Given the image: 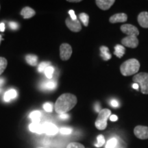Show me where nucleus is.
<instances>
[{
	"mask_svg": "<svg viewBox=\"0 0 148 148\" xmlns=\"http://www.w3.org/2000/svg\"><path fill=\"white\" fill-rule=\"evenodd\" d=\"M77 101L76 96L71 93H64L61 95L56 101L54 107L57 113L64 114L73 108Z\"/></svg>",
	"mask_w": 148,
	"mask_h": 148,
	"instance_id": "obj_1",
	"label": "nucleus"
},
{
	"mask_svg": "<svg viewBox=\"0 0 148 148\" xmlns=\"http://www.w3.org/2000/svg\"><path fill=\"white\" fill-rule=\"evenodd\" d=\"M139 69V61L135 58L129 59L125 61L120 66V71L123 76H130V75L137 73Z\"/></svg>",
	"mask_w": 148,
	"mask_h": 148,
	"instance_id": "obj_2",
	"label": "nucleus"
},
{
	"mask_svg": "<svg viewBox=\"0 0 148 148\" xmlns=\"http://www.w3.org/2000/svg\"><path fill=\"white\" fill-rule=\"evenodd\" d=\"M111 114V111L108 108L101 109L99 111L98 116L95 122L96 128L99 130H103L107 127V120Z\"/></svg>",
	"mask_w": 148,
	"mask_h": 148,
	"instance_id": "obj_3",
	"label": "nucleus"
},
{
	"mask_svg": "<svg viewBox=\"0 0 148 148\" xmlns=\"http://www.w3.org/2000/svg\"><path fill=\"white\" fill-rule=\"evenodd\" d=\"M132 80L139 85L142 93L148 94V73L142 72L136 74L132 77Z\"/></svg>",
	"mask_w": 148,
	"mask_h": 148,
	"instance_id": "obj_4",
	"label": "nucleus"
},
{
	"mask_svg": "<svg viewBox=\"0 0 148 148\" xmlns=\"http://www.w3.org/2000/svg\"><path fill=\"white\" fill-rule=\"evenodd\" d=\"M72 47L68 43H62L60 46V57L62 60H67L71 58Z\"/></svg>",
	"mask_w": 148,
	"mask_h": 148,
	"instance_id": "obj_5",
	"label": "nucleus"
},
{
	"mask_svg": "<svg viewBox=\"0 0 148 148\" xmlns=\"http://www.w3.org/2000/svg\"><path fill=\"white\" fill-rule=\"evenodd\" d=\"M120 29H121L122 32L127 34V36L137 37L138 35L139 34V31H138L137 27H135L132 24H123L120 27Z\"/></svg>",
	"mask_w": 148,
	"mask_h": 148,
	"instance_id": "obj_6",
	"label": "nucleus"
},
{
	"mask_svg": "<svg viewBox=\"0 0 148 148\" xmlns=\"http://www.w3.org/2000/svg\"><path fill=\"white\" fill-rule=\"evenodd\" d=\"M134 134L140 139L145 140L148 138V127L144 125H137L134 127Z\"/></svg>",
	"mask_w": 148,
	"mask_h": 148,
	"instance_id": "obj_7",
	"label": "nucleus"
},
{
	"mask_svg": "<svg viewBox=\"0 0 148 148\" xmlns=\"http://www.w3.org/2000/svg\"><path fill=\"white\" fill-rule=\"evenodd\" d=\"M122 45L130 48H136L138 45V39L136 36H127L121 40Z\"/></svg>",
	"mask_w": 148,
	"mask_h": 148,
	"instance_id": "obj_8",
	"label": "nucleus"
},
{
	"mask_svg": "<svg viewBox=\"0 0 148 148\" xmlns=\"http://www.w3.org/2000/svg\"><path fill=\"white\" fill-rule=\"evenodd\" d=\"M65 23L70 30L74 32H78L82 29V25L78 20H72L71 18H66Z\"/></svg>",
	"mask_w": 148,
	"mask_h": 148,
	"instance_id": "obj_9",
	"label": "nucleus"
},
{
	"mask_svg": "<svg viewBox=\"0 0 148 148\" xmlns=\"http://www.w3.org/2000/svg\"><path fill=\"white\" fill-rule=\"evenodd\" d=\"M43 132L49 136H53L58 132V128L56 125L50 122H46L42 124Z\"/></svg>",
	"mask_w": 148,
	"mask_h": 148,
	"instance_id": "obj_10",
	"label": "nucleus"
},
{
	"mask_svg": "<svg viewBox=\"0 0 148 148\" xmlns=\"http://www.w3.org/2000/svg\"><path fill=\"white\" fill-rule=\"evenodd\" d=\"M127 20V16L125 13H116L111 16L109 18V21L111 23H123Z\"/></svg>",
	"mask_w": 148,
	"mask_h": 148,
	"instance_id": "obj_11",
	"label": "nucleus"
},
{
	"mask_svg": "<svg viewBox=\"0 0 148 148\" xmlns=\"http://www.w3.org/2000/svg\"><path fill=\"white\" fill-rule=\"evenodd\" d=\"M114 0H96L95 3L99 8L102 10H107L114 4Z\"/></svg>",
	"mask_w": 148,
	"mask_h": 148,
	"instance_id": "obj_12",
	"label": "nucleus"
},
{
	"mask_svg": "<svg viewBox=\"0 0 148 148\" xmlns=\"http://www.w3.org/2000/svg\"><path fill=\"white\" fill-rule=\"evenodd\" d=\"M138 23L142 27L148 28V12H142L138 14L137 17Z\"/></svg>",
	"mask_w": 148,
	"mask_h": 148,
	"instance_id": "obj_13",
	"label": "nucleus"
},
{
	"mask_svg": "<svg viewBox=\"0 0 148 148\" xmlns=\"http://www.w3.org/2000/svg\"><path fill=\"white\" fill-rule=\"evenodd\" d=\"M29 129L31 132L37 133V134H42L44 133L43 132V127H42V124L40 123H32L29 125Z\"/></svg>",
	"mask_w": 148,
	"mask_h": 148,
	"instance_id": "obj_14",
	"label": "nucleus"
},
{
	"mask_svg": "<svg viewBox=\"0 0 148 148\" xmlns=\"http://www.w3.org/2000/svg\"><path fill=\"white\" fill-rule=\"evenodd\" d=\"M56 86L57 84L56 81L49 79V80L42 82V84H41V88L43 90H53L55 89Z\"/></svg>",
	"mask_w": 148,
	"mask_h": 148,
	"instance_id": "obj_15",
	"label": "nucleus"
},
{
	"mask_svg": "<svg viewBox=\"0 0 148 148\" xmlns=\"http://www.w3.org/2000/svg\"><path fill=\"white\" fill-rule=\"evenodd\" d=\"M35 11L29 7H25L21 10V14L23 16L24 18H29L35 15Z\"/></svg>",
	"mask_w": 148,
	"mask_h": 148,
	"instance_id": "obj_16",
	"label": "nucleus"
},
{
	"mask_svg": "<svg viewBox=\"0 0 148 148\" xmlns=\"http://www.w3.org/2000/svg\"><path fill=\"white\" fill-rule=\"evenodd\" d=\"M17 96V92L14 89H10L8 91L5 92L4 96H3V99L5 101L8 102V101H10L11 99H14Z\"/></svg>",
	"mask_w": 148,
	"mask_h": 148,
	"instance_id": "obj_17",
	"label": "nucleus"
},
{
	"mask_svg": "<svg viewBox=\"0 0 148 148\" xmlns=\"http://www.w3.org/2000/svg\"><path fill=\"white\" fill-rule=\"evenodd\" d=\"M100 56L103 60H108L112 58L110 53L109 52V49L106 46H101L100 47Z\"/></svg>",
	"mask_w": 148,
	"mask_h": 148,
	"instance_id": "obj_18",
	"label": "nucleus"
},
{
	"mask_svg": "<svg viewBox=\"0 0 148 148\" xmlns=\"http://www.w3.org/2000/svg\"><path fill=\"white\" fill-rule=\"evenodd\" d=\"M29 117L32 121V123H39L41 117V112L38 110H34L29 114Z\"/></svg>",
	"mask_w": 148,
	"mask_h": 148,
	"instance_id": "obj_19",
	"label": "nucleus"
},
{
	"mask_svg": "<svg viewBox=\"0 0 148 148\" xmlns=\"http://www.w3.org/2000/svg\"><path fill=\"white\" fill-rule=\"evenodd\" d=\"M125 49L123 45H116L114 46V54L116 56L117 58H121L125 54Z\"/></svg>",
	"mask_w": 148,
	"mask_h": 148,
	"instance_id": "obj_20",
	"label": "nucleus"
},
{
	"mask_svg": "<svg viewBox=\"0 0 148 148\" xmlns=\"http://www.w3.org/2000/svg\"><path fill=\"white\" fill-rule=\"evenodd\" d=\"M25 60L29 65L36 66L38 64V57L33 54H28L25 57Z\"/></svg>",
	"mask_w": 148,
	"mask_h": 148,
	"instance_id": "obj_21",
	"label": "nucleus"
},
{
	"mask_svg": "<svg viewBox=\"0 0 148 148\" xmlns=\"http://www.w3.org/2000/svg\"><path fill=\"white\" fill-rule=\"evenodd\" d=\"M79 19L81 20L82 22V23L84 24V26H88V22H89V16L86 13H80L79 14Z\"/></svg>",
	"mask_w": 148,
	"mask_h": 148,
	"instance_id": "obj_22",
	"label": "nucleus"
},
{
	"mask_svg": "<svg viewBox=\"0 0 148 148\" xmlns=\"http://www.w3.org/2000/svg\"><path fill=\"white\" fill-rule=\"evenodd\" d=\"M7 64H8V62L6 59L3 57H0V75L5 71Z\"/></svg>",
	"mask_w": 148,
	"mask_h": 148,
	"instance_id": "obj_23",
	"label": "nucleus"
},
{
	"mask_svg": "<svg viewBox=\"0 0 148 148\" xmlns=\"http://www.w3.org/2000/svg\"><path fill=\"white\" fill-rule=\"evenodd\" d=\"M53 71H54V68L51 66H49L46 68L44 73H45L46 77H47L48 79H51L53 77Z\"/></svg>",
	"mask_w": 148,
	"mask_h": 148,
	"instance_id": "obj_24",
	"label": "nucleus"
},
{
	"mask_svg": "<svg viewBox=\"0 0 148 148\" xmlns=\"http://www.w3.org/2000/svg\"><path fill=\"white\" fill-rule=\"evenodd\" d=\"M105 143V138L102 134H99L97 137V143H95L96 147H101Z\"/></svg>",
	"mask_w": 148,
	"mask_h": 148,
	"instance_id": "obj_25",
	"label": "nucleus"
},
{
	"mask_svg": "<svg viewBox=\"0 0 148 148\" xmlns=\"http://www.w3.org/2000/svg\"><path fill=\"white\" fill-rule=\"evenodd\" d=\"M50 66V62H42L38 66V71L40 73H43L47 66Z\"/></svg>",
	"mask_w": 148,
	"mask_h": 148,
	"instance_id": "obj_26",
	"label": "nucleus"
},
{
	"mask_svg": "<svg viewBox=\"0 0 148 148\" xmlns=\"http://www.w3.org/2000/svg\"><path fill=\"white\" fill-rule=\"evenodd\" d=\"M116 139L115 138H112L108 140V141L107 142L106 148H114L116 145Z\"/></svg>",
	"mask_w": 148,
	"mask_h": 148,
	"instance_id": "obj_27",
	"label": "nucleus"
},
{
	"mask_svg": "<svg viewBox=\"0 0 148 148\" xmlns=\"http://www.w3.org/2000/svg\"><path fill=\"white\" fill-rule=\"evenodd\" d=\"M66 148H85L82 144L76 143V142H72L67 145Z\"/></svg>",
	"mask_w": 148,
	"mask_h": 148,
	"instance_id": "obj_28",
	"label": "nucleus"
},
{
	"mask_svg": "<svg viewBox=\"0 0 148 148\" xmlns=\"http://www.w3.org/2000/svg\"><path fill=\"white\" fill-rule=\"evenodd\" d=\"M43 108L46 112H51L53 110V106L52 104L51 103L49 102H46L43 104Z\"/></svg>",
	"mask_w": 148,
	"mask_h": 148,
	"instance_id": "obj_29",
	"label": "nucleus"
},
{
	"mask_svg": "<svg viewBox=\"0 0 148 148\" xmlns=\"http://www.w3.org/2000/svg\"><path fill=\"white\" fill-rule=\"evenodd\" d=\"M60 132L62 134L68 135L71 134L72 129L69 128V127H62V128L60 129Z\"/></svg>",
	"mask_w": 148,
	"mask_h": 148,
	"instance_id": "obj_30",
	"label": "nucleus"
},
{
	"mask_svg": "<svg viewBox=\"0 0 148 148\" xmlns=\"http://www.w3.org/2000/svg\"><path fill=\"white\" fill-rule=\"evenodd\" d=\"M9 25H10V27L12 29H14V30H15V29H16L18 28V24L16 23V22H10V23H9Z\"/></svg>",
	"mask_w": 148,
	"mask_h": 148,
	"instance_id": "obj_31",
	"label": "nucleus"
},
{
	"mask_svg": "<svg viewBox=\"0 0 148 148\" xmlns=\"http://www.w3.org/2000/svg\"><path fill=\"white\" fill-rule=\"evenodd\" d=\"M110 105L113 108H117V107L119 106V103L117 101L115 100V99H112V100L110 101Z\"/></svg>",
	"mask_w": 148,
	"mask_h": 148,
	"instance_id": "obj_32",
	"label": "nucleus"
},
{
	"mask_svg": "<svg viewBox=\"0 0 148 148\" xmlns=\"http://www.w3.org/2000/svg\"><path fill=\"white\" fill-rule=\"evenodd\" d=\"M69 14L70 15V18H71L72 20H76L77 19V16L75 15V12L73 10H70L69 11Z\"/></svg>",
	"mask_w": 148,
	"mask_h": 148,
	"instance_id": "obj_33",
	"label": "nucleus"
},
{
	"mask_svg": "<svg viewBox=\"0 0 148 148\" xmlns=\"http://www.w3.org/2000/svg\"><path fill=\"white\" fill-rule=\"evenodd\" d=\"M59 117H60V119H69V114H67L66 113H64V114H60V115H59Z\"/></svg>",
	"mask_w": 148,
	"mask_h": 148,
	"instance_id": "obj_34",
	"label": "nucleus"
},
{
	"mask_svg": "<svg viewBox=\"0 0 148 148\" xmlns=\"http://www.w3.org/2000/svg\"><path fill=\"white\" fill-rule=\"evenodd\" d=\"M109 119H110L111 121H117L118 117H117V116L115 115V114H112V115L110 116Z\"/></svg>",
	"mask_w": 148,
	"mask_h": 148,
	"instance_id": "obj_35",
	"label": "nucleus"
},
{
	"mask_svg": "<svg viewBox=\"0 0 148 148\" xmlns=\"http://www.w3.org/2000/svg\"><path fill=\"white\" fill-rule=\"evenodd\" d=\"M95 109L97 112H99V111L101 110V108H100V105H99V103H96L95 105Z\"/></svg>",
	"mask_w": 148,
	"mask_h": 148,
	"instance_id": "obj_36",
	"label": "nucleus"
},
{
	"mask_svg": "<svg viewBox=\"0 0 148 148\" xmlns=\"http://www.w3.org/2000/svg\"><path fill=\"white\" fill-rule=\"evenodd\" d=\"M5 29V24L3 23H0V31L1 32H3Z\"/></svg>",
	"mask_w": 148,
	"mask_h": 148,
	"instance_id": "obj_37",
	"label": "nucleus"
},
{
	"mask_svg": "<svg viewBox=\"0 0 148 148\" xmlns=\"http://www.w3.org/2000/svg\"><path fill=\"white\" fill-rule=\"evenodd\" d=\"M138 87H139V85H138V84H136V83H134V84H132V88H134V89L138 90Z\"/></svg>",
	"mask_w": 148,
	"mask_h": 148,
	"instance_id": "obj_38",
	"label": "nucleus"
},
{
	"mask_svg": "<svg viewBox=\"0 0 148 148\" xmlns=\"http://www.w3.org/2000/svg\"><path fill=\"white\" fill-rule=\"evenodd\" d=\"M4 82H5L4 79H0V88H1V86H3V84H4Z\"/></svg>",
	"mask_w": 148,
	"mask_h": 148,
	"instance_id": "obj_39",
	"label": "nucleus"
},
{
	"mask_svg": "<svg viewBox=\"0 0 148 148\" xmlns=\"http://www.w3.org/2000/svg\"><path fill=\"white\" fill-rule=\"evenodd\" d=\"M68 1L69 2H80L81 0H68Z\"/></svg>",
	"mask_w": 148,
	"mask_h": 148,
	"instance_id": "obj_40",
	"label": "nucleus"
},
{
	"mask_svg": "<svg viewBox=\"0 0 148 148\" xmlns=\"http://www.w3.org/2000/svg\"><path fill=\"white\" fill-rule=\"evenodd\" d=\"M1 40H2V38H1V35H0V43H1Z\"/></svg>",
	"mask_w": 148,
	"mask_h": 148,
	"instance_id": "obj_41",
	"label": "nucleus"
},
{
	"mask_svg": "<svg viewBox=\"0 0 148 148\" xmlns=\"http://www.w3.org/2000/svg\"><path fill=\"white\" fill-rule=\"evenodd\" d=\"M1 92V88H0V92Z\"/></svg>",
	"mask_w": 148,
	"mask_h": 148,
	"instance_id": "obj_42",
	"label": "nucleus"
},
{
	"mask_svg": "<svg viewBox=\"0 0 148 148\" xmlns=\"http://www.w3.org/2000/svg\"><path fill=\"white\" fill-rule=\"evenodd\" d=\"M40 148H42V147H40Z\"/></svg>",
	"mask_w": 148,
	"mask_h": 148,
	"instance_id": "obj_43",
	"label": "nucleus"
}]
</instances>
